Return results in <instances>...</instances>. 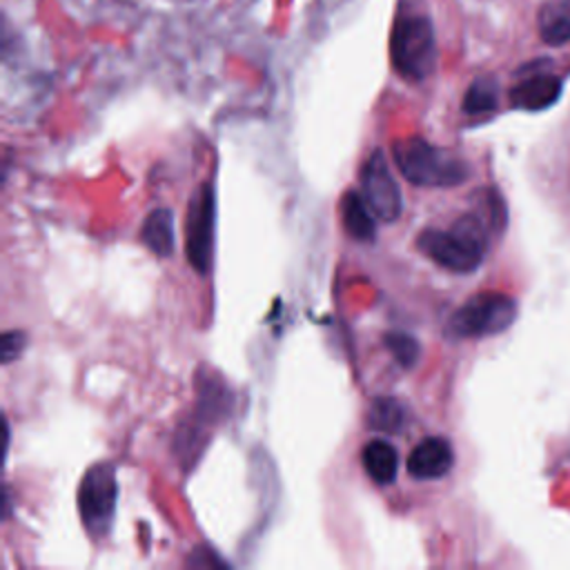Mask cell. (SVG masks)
Instances as JSON below:
<instances>
[{"instance_id":"obj_1","label":"cell","mask_w":570,"mask_h":570,"mask_svg":"<svg viewBox=\"0 0 570 570\" xmlns=\"http://www.w3.org/2000/svg\"><path fill=\"white\" fill-rule=\"evenodd\" d=\"M488 234V223L479 214H463L448 229H423L416 247L436 265L465 274L476 269L485 258L490 245Z\"/></svg>"},{"instance_id":"obj_2","label":"cell","mask_w":570,"mask_h":570,"mask_svg":"<svg viewBox=\"0 0 570 570\" xmlns=\"http://www.w3.org/2000/svg\"><path fill=\"white\" fill-rule=\"evenodd\" d=\"M392 158L403 178L419 187H454L470 174L465 160L419 136L396 140Z\"/></svg>"},{"instance_id":"obj_3","label":"cell","mask_w":570,"mask_h":570,"mask_svg":"<svg viewBox=\"0 0 570 570\" xmlns=\"http://www.w3.org/2000/svg\"><path fill=\"white\" fill-rule=\"evenodd\" d=\"M390 58L405 80L419 82L428 78L436 62L432 20L423 13H405L396 18L390 36Z\"/></svg>"},{"instance_id":"obj_4","label":"cell","mask_w":570,"mask_h":570,"mask_svg":"<svg viewBox=\"0 0 570 570\" xmlns=\"http://www.w3.org/2000/svg\"><path fill=\"white\" fill-rule=\"evenodd\" d=\"M517 318V303L501 292L470 296L448 323V334L459 338H481L508 330Z\"/></svg>"},{"instance_id":"obj_5","label":"cell","mask_w":570,"mask_h":570,"mask_svg":"<svg viewBox=\"0 0 570 570\" xmlns=\"http://www.w3.org/2000/svg\"><path fill=\"white\" fill-rule=\"evenodd\" d=\"M118 499L116 470L109 463L91 465L78 485V512L82 525L91 537H102L109 532L114 521Z\"/></svg>"},{"instance_id":"obj_6","label":"cell","mask_w":570,"mask_h":570,"mask_svg":"<svg viewBox=\"0 0 570 570\" xmlns=\"http://www.w3.org/2000/svg\"><path fill=\"white\" fill-rule=\"evenodd\" d=\"M361 194L379 220L392 223L399 218L403 207L401 189L381 149L372 151L361 167Z\"/></svg>"},{"instance_id":"obj_7","label":"cell","mask_w":570,"mask_h":570,"mask_svg":"<svg viewBox=\"0 0 570 570\" xmlns=\"http://www.w3.org/2000/svg\"><path fill=\"white\" fill-rule=\"evenodd\" d=\"M214 245V189L209 183L200 185L189 203L185 225V252L198 274H207L212 265Z\"/></svg>"},{"instance_id":"obj_8","label":"cell","mask_w":570,"mask_h":570,"mask_svg":"<svg viewBox=\"0 0 570 570\" xmlns=\"http://www.w3.org/2000/svg\"><path fill=\"white\" fill-rule=\"evenodd\" d=\"M454 463V450L443 436L421 439L407 456V472L414 479H441Z\"/></svg>"},{"instance_id":"obj_9","label":"cell","mask_w":570,"mask_h":570,"mask_svg":"<svg viewBox=\"0 0 570 570\" xmlns=\"http://www.w3.org/2000/svg\"><path fill=\"white\" fill-rule=\"evenodd\" d=\"M559 94H561V80L552 73L537 71L514 82V87L510 89V102L519 109L539 111L554 105Z\"/></svg>"},{"instance_id":"obj_10","label":"cell","mask_w":570,"mask_h":570,"mask_svg":"<svg viewBox=\"0 0 570 570\" xmlns=\"http://www.w3.org/2000/svg\"><path fill=\"white\" fill-rule=\"evenodd\" d=\"M376 216L370 209L367 200L363 198L361 191H345L341 198V223L345 232L361 243H370L376 236Z\"/></svg>"},{"instance_id":"obj_11","label":"cell","mask_w":570,"mask_h":570,"mask_svg":"<svg viewBox=\"0 0 570 570\" xmlns=\"http://www.w3.org/2000/svg\"><path fill=\"white\" fill-rule=\"evenodd\" d=\"M361 463L367 476L379 485H387L396 479L399 454H396V448L385 439L367 441L361 452Z\"/></svg>"},{"instance_id":"obj_12","label":"cell","mask_w":570,"mask_h":570,"mask_svg":"<svg viewBox=\"0 0 570 570\" xmlns=\"http://www.w3.org/2000/svg\"><path fill=\"white\" fill-rule=\"evenodd\" d=\"M142 243L149 247L156 256H171L176 247V234H174V214L169 209H154L140 229Z\"/></svg>"},{"instance_id":"obj_13","label":"cell","mask_w":570,"mask_h":570,"mask_svg":"<svg viewBox=\"0 0 570 570\" xmlns=\"http://www.w3.org/2000/svg\"><path fill=\"white\" fill-rule=\"evenodd\" d=\"M539 36L546 45H563L570 40V0H550L537 16Z\"/></svg>"},{"instance_id":"obj_14","label":"cell","mask_w":570,"mask_h":570,"mask_svg":"<svg viewBox=\"0 0 570 570\" xmlns=\"http://www.w3.org/2000/svg\"><path fill=\"white\" fill-rule=\"evenodd\" d=\"M497 102H499V87L494 82V78H476L465 96H463V111L465 114H472V116H479V114H488L492 109H497Z\"/></svg>"},{"instance_id":"obj_15","label":"cell","mask_w":570,"mask_h":570,"mask_svg":"<svg viewBox=\"0 0 570 570\" xmlns=\"http://www.w3.org/2000/svg\"><path fill=\"white\" fill-rule=\"evenodd\" d=\"M367 423L381 432H401V428L405 423V410L394 399H376L370 405Z\"/></svg>"},{"instance_id":"obj_16","label":"cell","mask_w":570,"mask_h":570,"mask_svg":"<svg viewBox=\"0 0 570 570\" xmlns=\"http://www.w3.org/2000/svg\"><path fill=\"white\" fill-rule=\"evenodd\" d=\"M385 347L392 352V356L403 367H412L419 361V354H421V345L416 343V338L405 334V332H387L385 334Z\"/></svg>"},{"instance_id":"obj_17","label":"cell","mask_w":570,"mask_h":570,"mask_svg":"<svg viewBox=\"0 0 570 570\" xmlns=\"http://www.w3.org/2000/svg\"><path fill=\"white\" fill-rule=\"evenodd\" d=\"M27 345V334L24 332H18V330H11V332H4L2 334V363H11L16 361L22 350Z\"/></svg>"}]
</instances>
